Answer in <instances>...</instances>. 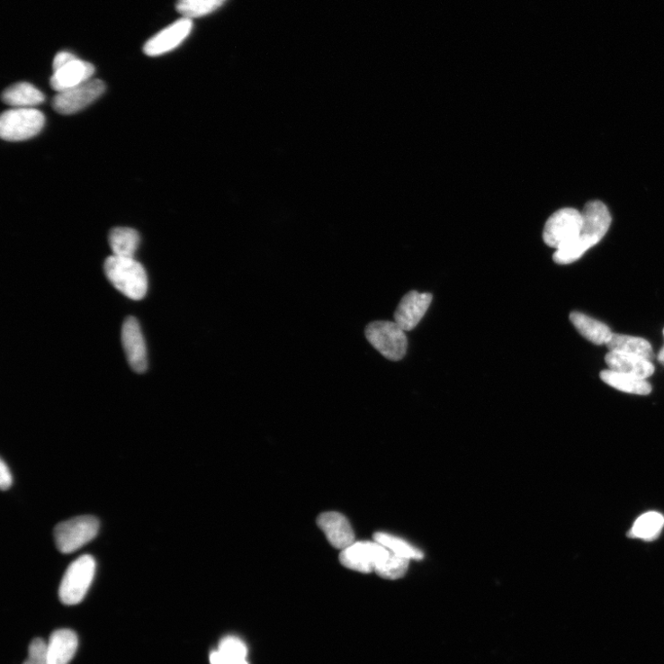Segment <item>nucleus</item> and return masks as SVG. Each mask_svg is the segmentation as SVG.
I'll return each mask as SVG.
<instances>
[{"label":"nucleus","instance_id":"obj_1","mask_svg":"<svg viewBox=\"0 0 664 664\" xmlns=\"http://www.w3.org/2000/svg\"><path fill=\"white\" fill-rule=\"evenodd\" d=\"M583 227L578 238L557 249L553 262L560 265H571L597 245L607 233L612 218L607 207L601 202H588L583 209Z\"/></svg>","mask_w":664,"mask_h":664},{"label":"nucleus","instance_id":"obj_2","mask_svg":"<svg viewBox=\"0 0 664 664\" xmlns=\"http://www.w3.org/2000/svg\"><path fill=\"white\" fill-rule=\"evenodd\" d=\"M104 273L111 283L132 301H141L148 291V277L143 266L134 258L110 256Z\"/></svg>","mask_w":664,"mask_h":664},{"label":"nucleus","instance_id":"obj_3","mask_svg":"<svg viewBox=\"0 0 664 664\" xmlns=\"http://www.w3.org/2000/svg\"><path fill=\"white\" fill-rule=\"evenodd\" d=\"M95 570V561L89 555L71 563L59 587V598L64 605L76 606L85 599L94 580Z\"/></svg>","mask_w":664,"mask_h":664},{"label":"nucleus","instance_id":"obj_4","mask_svg":"<svg viewBox=\"0 0 664 664\" xmlns=\"http://www.w3.org/2000/svg\"><path fill=\"white\" fill-rule=\"evenodd\" d=\"M46 118L35 108H13L0 119V136L8 141H22L39 135Z\"/></svg>","mask_w":664,"mask_h":664},{"label":"nucleus","instance_id":"obj_5","mask_svg":"<svg viewBox=\"0 0 664 664\" xmlns=\"http://www.w3.org/2000/svg\"><path fill=\"white\" fill-rule=\"evenodd\" d=\"M395 321H374L364 330L365 338L385 358L399 361L408 351V337Z\"/></svg>","mask_w":664,"mask_h":664},{"label":"nucleus","instance_id":"obj_6","mask_svg":"<svg viewBox=\"0 0 664 664\" xmlns=\"http://www.w3.org/2000/svg\"><path fill=\"white\" fill-rule=\"evenodd\" d=\"M98 531L99 522L94 516H80L56 526L55 542L61 552L70 553L94 540Z\"/></svg>","mask_w":664,"mask_h":664},{"label":"nucleus","instance_id":"obj_7","mask_svg":"<svg viewBox=\"0 0 664 664\" xmlns=\"http://www.w3.org/2000/svg\"><path fill=\"white\" fill-rule=\"evenodd\" d=\"M582 227V212L572 208L560 210L546 221L543 234V241L547 246L557 250L573 242L579 235Z\"/></svg>","mask_w":664,"mask_h":664},{"label":"nucleus","instance_id":"obj_8","mask_svg":"<svg viewBox=\"0 0 664 664\" xmlns=\"http://www.w3.org/2000/svg\"><path fill=\"white\" fill-rule=\"evenodd\" d=\"M390 556V552L378 542H354L340 553L342 565L349 570L372 573Z\"/></svg>","mask_w":664,"mask_h":664},{"label":"nucleus","instance_id":"obj_9","mask_svg":"<svg viewBox=\"0 0 664 664\" xmlns=\"http://www.w3.org/2000/svg\"><path fill=\"white\" fill-rule=\"evenodd\" d=\"M105 91L101 80L91 79L78 86L59 92L53 99V108L62 115H71L87 107Z\"/></svg>","mask_w":664,"mask_h":664},{"label":"nucleus","instance_id":"obj_10","mask_svg":"<svg viewBox=\"0 0 664 664\" xmlns=\"http://www.w3.org/2000/svg\"><path fill=\"white\" fill-rule=\"evenodd\" d=\"M193 28V20L183 17L148 40L143 47V51L149 57H159L166 54L186 40Z\"/></svg>","mask_w":664,"mask_h":664},{"label":"nucleus","instance_id":"obj_11","mask_svg":"<svg viewBox=\"0 0 664 664\" xmlns=\"http://www.w3.org/2000/svg\"><path fill=\"white\" fill-rule=\"evenodd\" d=\"M433 297L431 293L411 291L405 294L395 314V322L404 330L414 329L428 310Z\"/></svg>","mask_w":664,"mask_h":664},{"label":"nucleus","instance_id":"obj_12","mask_svg":"<svg viewBox=\"0 0 664 664\" xmlns=\"http://www.w3.org/2000/svg\"><path fill=\"white\" fill-rule=\"evenodd\" d=\"M123 348L132 371L144 373L147 371V350L142 332L138 320L128 318L122 327L121 334Z\"/></svg>","mask_w":664,"mask_h":664},{"label":"nucleus","instance_id":"obj_13","mask_svg":"<svg viewBox=\"0 0 664 664\" xmlns=\"http://www.w3.org/2000/svg\"><path fill=\"white\" fill-rule=\"evenodd\" d=\"M318 525L329 543L339 550L343 551L355 542L349 521L339 512L322 513L318 518Z\"/></svg>","mask_w":664,"mask_h":664},{"label":"nucleus","instance_id":"obj_14","mask_svg":"<svg viewBox=\"0 0 664 664\" xmlns=\"http://www.w3.org/2000/svg\"><path fill=\"white\" fill-rule=\"evenodd\" d=\"M94 72L93 64L76 58L54 71L50 85L59 93L91 80Z\"/></svg>","mask_w":664,"mask_h":664},{"label":"nucleus","instance_id":"obj_15","mask_svg":"<svg viewBox=\"0 0 664 664\" xmlns=\"http://www.w3.org/2000/svg\"><path fill=\"white\" fill-rule=\"evenodd\" d=\"M606 362L613 372L642 380L651 377L655 371L651 361L636 355L609 352Z\"/></svg>","mask_w":664,"mask_h":664},{"label":"nucleus","instance_id":"obj_16","mask_svg":"<svg viewBox=\"0 0 664 664\" xmlns=\"http://www.w3.org/2000/svg\"><path fill=\"white\" fill-rule=\"evenodd\" d=\"M78 649V637L69 630L55 632L48 643L49 664H68Z\"/></svg>","mask_w":664,"mask_h":664},{"label":"nucleus","instance_id":"obj_17","mask_svg":"<svg viewBox=\"0 0 664 664\" xmlns=\"http://www.w3.org/2000/svg\"><path fill=\"white\" fill-rule=\"evenodd\" d=\"M570 319L579 334L596 345H606L613 336L607 325L585 314L572 312Z\"/></svg>","mask_w":664,"mask_h":664},{"label":"nucleus","instance_id":"obj_18","mask_svg":"<svg viewBox=\"0 0 664 664\" xmlns=\"http://www.w3.org/2000/svg\"><path fill=\"white\" fill-rule=\"evenodd\" d=\"M3 100L13 108H34L45 100V94L29 83H19L7 88Z\"/></svg>","mask_w":664,"mask_h":664},{"label":"nucleus","instance_id":"obj_19","mask_svg":"<svg viewBox=\"0 0 664 664\" xmlns=\"http://www.w3.org/2000/svg\"><path fill=\"white\" fill-rule=\"evenodd\" d=\"M606 346L610 352L636 355L650 361L654 357L651 344L639 337L613 334Z\"/></svg>","mask_w":664,"mask_h":664},{"label":"nucleus","instance_id":"obj_20","mask_svg":"<svg viewBox=\"0 0 664 664\" xmlns=\"http://www.w3.org/2000/svg\"><path fill=\"white\" fill-rule=\"evenodd\" d=\"M600 377L606 384L626 393L649 395L652 390L651 385L646 380L618 373L611 369L602 372Z\"/></svg>","mask_w":664,"mask_h":664},{"label":"nucleus","instance_id":"obj_21","mask_svg":"<svg viewBox=\"0 0 664 664\" xmlns=\"http://www.w3.org/2000/svg\"><path fill=\"white\" fill-rule=\"evenodd\" d=\"M109 245L114 256L134 258L139 245V235L132 229L117 228L109 234Z\"/></svg>","mask_w":664,"mask_h":664},{"label":"nucleus","instance_id":"obj_22","mask_svg":"<svg viewBox=\"0 0 664 664\" xmlns=\"http://www.w3.org/2000/svg\"><path fill=\"white\" fill-rule=\"evenodd\" d=\"M664 527V516L655 511L640 516L630 532V536L645 541H652L659 537Z\"/></svg>","mask_w":664,"mask_h":664},{"label":"nucleus","instance_id":"obj_23","mask_svg":"<svg viewBox=\"0 0 664 664\" xmlns=\"http://www.w3.org/2000/svg\"><path fill=\"white\" fill-rule=\"evenodd\" d=\"M374 541L382 544L394 555L408 560L420 561L424 558V553L414 545L392 534L386 533H377L374 534Z\"/></svg>","mask_w":664,"mask_h":664},{"label":"nucleus","instance_id":"obj_24","mask_svg":"<svg viewBox=\"0 0 664 664\" xmlns=\"http://www.w3.org/2000/svg\"><path fill=\"white\" fill-rule=\"evenodd\" d=\"M226 2L227 0H177L175 8L183 17L193 20L212 13Z\"/></svg>","mask_w":664,"mask_h":664},{"label":"nucleus","instance_id":"obj_25","mask_svg":"<svg viewBox=\"0 0 664 664\" xmlns=\"http://www.w3.org/2000/svg\"><path fill=\"white\" fill-rule=\"evenodd\" d=\"M409 564L410 561L399 558L390 552L389 559L375 572L386 579H399L408 572Z\"/></svg>","mask_w":664,"mask_h":664},{"label":"nucleus","instance_id":"obj_26","mask_svg":"<svg viewBox=\"0 0 664 664\" xmlns=\"http://www.w3.org/2000/svg\"><path fill=\"white\" fill-rule=\"evenodd\" d=\"M217 650L221 653L241 659H247V655L246 644L234 636H229L221 640Z\"/></svg>","mask_w":664,"mask_h":664},{"label":"nucleus","instance_id":"obj_27","mask_svg":"<svg viewBox=\"0 0 664 664\" xmlns=\"http://www.w3.org/2000/svg\"><path fill=\"white\" fill-rule=\"evenodd\" d=\"M23 664H49L48 643L42 639H35L29 647V656Z\"/></svg>","mask_w":664,"mask_h":664},{"label":"nucleus","instance_id":"obj_28","mask_svg":"<svg viewBox=\"0 0 664 664\" xmlns=\"http://www.w3.org/2000/svg\"><path fill=\"white\" fill-rule=\"evenodd\" d=\"M211 664H248L247 659H241L213 651L210 655Z\"/></svg>","mask_w":664,"mask_h":664},{"label":"nucleus","instance_id":"obj_29","mask_svg":"<svg viewBox=\"0 0 664 664\" xmlns=\"http://www.w3.org/2000/svg\"><path fill=\"white\" fill-rule=\"evenodd\" d=\"M13 485V476L7 464L2 460L0 463V486L3 490H8Z\"/></svg>","mask_w":664,"mask_h":664},{"label":"nucleus","instance_id":"obj_30","mask_svg":"<svg viewBox=\"0 0 664 664\" xmlns=\"http://www.w3.org/2000/svg\"><path fill=\"white\" fill-rule=\"evenodd\" d=\"M77 57L67 51L58 52L53 61V71L58 69L69 61L76 59Z\"/></svg>","mask_w":664,"mask_h":664},{"label":"nucleus","instance_id":"obj_31","mask_svg":"<svg viewBox=\"0 0 664 664\" xmlns=\"http://www.w3.org/2000/svg\"><path fill=\"white\" fill-rule=\"evenodd\" d=\"M663 336H664V329H663ZM658 361L664 365V346L661 348L658 354Z\"/></svg>","mask_w":664,"mask_h":664}]
</instances>
